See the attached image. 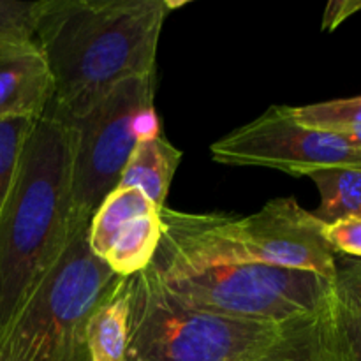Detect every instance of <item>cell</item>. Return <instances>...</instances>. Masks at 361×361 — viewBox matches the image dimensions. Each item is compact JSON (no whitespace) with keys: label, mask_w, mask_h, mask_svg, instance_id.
I'll list each match as a JSON object with an SVG mask.
<instances>
[{"label":"cell","mask_w":361,"mask_h":361,"mask_svg":"<svg viewBox=\"0 0 361 361\" xmlns=\"http://www.w3.org/2000/svg\"><path fill=\"white\" fill-rule=\"evenodd\" d=\"M250 361H338L319 310L282 324L279 337Z\"/></svg>","instance_id":"cell-13"},{"label":"cell","mask_w":361,"mask_h":361,"mask_svg":"<svg viewBox=\"0 0 361 361\" xmlns=\"http://www.w3.org/2000/svg\"><path fill=\"white\" fill-rule=\"evenodd\" d=\"M323 235L337 256L361 259V217H345L324 224Z\"/></svg>","instance_id":"cell-20"},{"label":"cell","mask_w":361,"mask_h":361,"mask_svg":"<svg viewBox=\"0 0 361 361\" xmlns=\"http://www.w3.org/2000/svg\"><path fill=\"white\" fill-rule=\"evenodd\" d=\"M338 134H342L344 137H348V140L351 141L353 145H356V147H361V127L360 129L345 130V133H338Z\"/></svg>","instance_id":"cell-24"},{"label":"cell","mask_w":361,"mask_h":361,"mask_svg":"<svg viewBox=\"0 0 361 361\" xmlns=\"http://www.w3.org/2000/svg\"><path fill=\"white\" fill-rule=\"evenodd\" d=\"M123 277L88 245V224L69 238L0 342V361H88L87 324Z\"/></svg>","instance_id":"cell-4"},{"label":"cell","mask_w":361,"mask_h":361,"mask_svg":"<svg viewBox=\"0 0 361 361\" xmlns=\"http://www.w3.org/2000/svg\"><path fill=\"white\" fill-rule=\"evenodd\" d=\"M129 281L126 361H250L282 326L203 312L176 298L154 264Z\"/></svg>","instance_id":"cell-5"},{"label":"cell","mask_w":361,"mask_h":361,"mask_svg":"<svg viewBox=\"0 0 361 361\" xmlns=\"http://www.w3.org/2000/svg\"><path fill=\"white\" fill-rule=\"evenodd\" d=\"M157 274L176 298L194 309L275 326L317 314L334 284L314 271L270 264Z\"/></svg>","instance_id":"cell-6"},{"label":"cell","mask_w":361,"mask_h":361,"mask_svg":"<svg viewBox=\"0 0 361 361\" xmlns=\"http://www.w3.org/2000/svg\"><path fill=\"white\" fill-rule=\"evenodd\" d=\"M361 0H334L326 6L323 18V30H335L341 23H344L349 16L360 13Z\"/></svg>","instance_id":"cell-22"},{"label":"cell","mask_w":361,"mask_h":361,"mask_svg":"<svg viewBox=\"0 0 361 361\" xmlns=\"http://www.w3.org/2000/svg\"><path fill=\"white\" fill-rule=\"evenodd\" d=\"M334 284L361 309V259L337 256V275Z\"/></svg>","instance_id":"cell-21"},{"label":"cell","mask_w":361,"mask_h":361,"mask_svg":"<svg viewBox=\"0 0 361 361\" xmlns=\"http://www.w3.org/2000/svg\"><path fill=\"white\" fill-rule=\"evenodd\" d=\"M35 120L32 118H0V215L11 196L25 145L34 129Z\"/></svg>","instance_id":"cell-18"},{"label":"cell","mask_w":361,"mask_h":361,"mask_svg":"<svg viewBox=\"0 0 361 361\" xmlns=\"http://www.w3.org/2000/svg\"><path fill=\"white\" fill-rule=\"evenodd\" d=\"M161 236L162 226L159 214L134 219L118 233L102 261L118 277H133L154 263Z\"/></svg>","instance_id":"cell-14"},{"label":"cell","mask_w":361,"mask_h":361,"mask_svg":"<svg viewBox=\"0 0 361 361\" xmlns=\"http://www.w3.org/2000/svg\"><path fill=\"white\" fill-rule=\"evenodd\" d=\"M166 0H42L35 42L53 76L51 104L87 115L111 88L155 74Z\"/></svg>","instance_id":"cell-1"},{"label":"cell","mask_w":361,"mask_h":361,"mask_svg":"<svg viewBox=\"0 0 361 361\" xmlns=\"http://www.w3.org/2000/svg\"><path fill=\"white\" fill-rule=\"evenodd\" d=\"M159 214L152 201L136 187H116L102 200L88 224V245L97 257H104L118 233L134 219Z\"/></svg>","instance_id":"cell-12"},{"label":"cell","mask_w":361,"mask_h":361,"mask_svg":"<svg viewBox=\"0 0 361 361\" xmlns=\"http://www.w3.org/2000/svg\"><path fill=\"white\" fill-rule=\"evenodd\" d=\"M134 134H136L137 143L161 136V122L155 113V106H148L137 113L136 120H134Z\"/></svg>","instance_id":"cell-23"},{"label":"cell","mask_w":361,"mask_h":361,"mask_svg":"<svg viewBox=\"0 0 361 361\" xmlns=\"http://www.w3.org/2000/svg\"><path fill=\"white\" fill-rule=\"evenodd\" d=\"M154 78L145 74L120 81L87 115L71 120L76 130L71 226L90 224L102 200L118 185L137 145L134 120L141 109L154 106Z\"/></svg>","instance_id":"cell-7"},{"label":"cell","mask_w":361,"mask_h":361,"mask_svg":"<svg viewBox=\"0 0 361 361\" xmlns=\"http://www.w3.org/2000/svg\"><path fill=\"white\" fill-rule=\"evenodd\" d=\"M182 161V150L166 136L137 143L130 154L116 187H136L159 212L166 207L173 176Z\"/></svg>","instance_id":"cell-10"},{"label":"cell","mask_w":361,"mask_h":361,"mask_svg":"<svg viewBox=\"0 0 361 361\" xmlns=\"http://www.w3.org/2000/svg\"><path fill=\"white\" fill-rule=\"evenodd\" d=\"M319 316L338 361H361V309L331 284Z\"/></svg>","instance_id":"cell-16"},{"label":"cell","mask_w":361,"mask_h":361,"mask_svg":"<svg viewBox=\"0 0 361 361\" xmlns=\"http://www.w3.org/2000/svg\"><path fill=\"white\" fill-rule=\"evenodd\" d=\"M219 164L277 169L309 176L323 169H361V147L338 133L296 122L289 106H271L252 122L222 136L210 147Z\"/></svg>","instance_id":"cell-8"},{"label":"cell","mask_w":361,"mask_h":361,"mask_svg":"<svg viewBox=\"0 0 361 361\" xmlns=\"http://www.w3.org/2000/svg\"><path fill=\"white\" fill-rule=\"evenodd\" d=\"M51 99V71L35 39L0 41V118L37 120Z\"/></svg>","instance_id":"cell-9"},{"label":"cell","mask_w":361,"mask_h":361,"mask_svg":"<svg viewBox=\"0 0 361 361\" xmlns=\"http://www.w3.org/2000/svg\"><path fill=\"white\" fill-rule=\"evenodd\" d=\"M293 118L312 129L345 133L361 127V95L291 108Z\"/></svg>","instance_id":"cell-17"},{"label":"cell","mask_w":361,"mask_h":361,"mask_svg":"<svg viewBox=\"0 0 361 361\" xmlns=\"http://www.w3.org/2000/svg\"><path fill=\"white\" fill-rule=\"evenodd\" d=\"M321 204L314 215L324 224L345 217H361V169L337 168L310 173Z\"/></svg>","instance_id":"cell-15"},{"label":"cell","mask_w":361,"mask_h":361,"mask_svg":"<svg viewBox=\"0 0 361 361\" xmlns=\"http://www.w3.org/2000/svg\"><path fill=\"white\" fill-rule=\"evenodd\" d=\"M74 123L49 102L0 215V342L69 238Z\"/></svg>","instance_id":"cell-2"},{"label":"cell","mask_w":361,"mask_h":361,"mask_svg":"<svg viewBox=\"0 0 361 361\" xmlns=\"http://www.w3.org/2000/svg\"><path fill=\"white\" fill-rule=\"evenodd\" d=\"M161 243L154 257L161 274L236 264H270L314 271L334 282L337 254L324 240V222L295 197H277L247 217L159 212Z\"/></svg>","instance_id":"cell-3"},{"label":"cell","mask_w":361,"mask_h":361,"mask_svg":"<svg viewBox=\"0 0 361 361\" xmlns=\"http://www.w3.org/2000/svg\"><path fill=\"white\" fill-rule=\"evenodd\" d=\"M42 0L16 2L0 0V41H32L35 39Z\"/></svg>","instance_id":"cell-19"},{"label":"cell","mask_w":361,"mask_h":361,"mask_svg":"<svg viewBox=\"0 0 361 361\" xmlns=\"http://www.w3.org/2000/svg\"><path fill=\"white\" fill-rule=\"evenodd\" d=\"M129 345V281L122 279L87 324L88 361H126Z\"/></svg>","instance_id":"cell-11"}]
</instances>
